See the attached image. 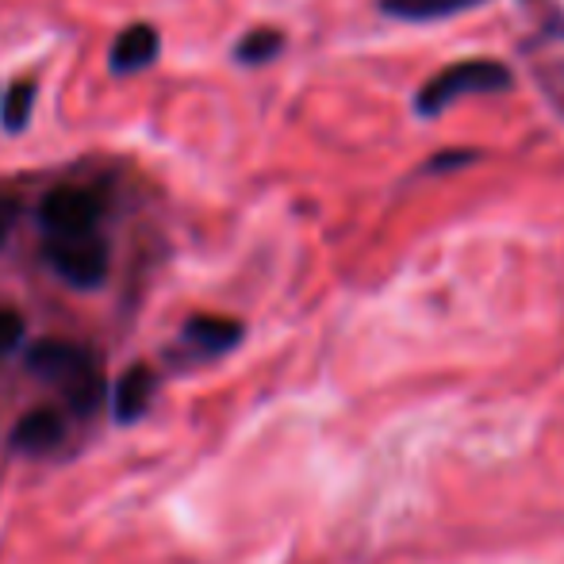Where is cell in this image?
<instances>
[{
  "label": "cell",
  "mask_w": 564,
  "mask_h": 564,
  "mask_svg": "<svg viewBox=\"0 0 564 564\" xmlns=\"http://www.w3.org/2000/svg\"><path fill=\"white\" fill-rule=\"evenodd\" d=\"M28 369L43 380H54L66 392V403L74 408V415H89L100 403V392H105V377H100L97 357L85 346H77V341H62V338L35 341L28 349Z\"/></svg>",
  "instance_id": "cell-1"
},
{
  "label": "cell",
  "mask_w": 564,
  "mask_h": 564,
  "mask_svg": "<svg viewBox=\"0 0 564 564\" xmlns=\"http://www.w3.org/2000/svg\"><path fill=\"white\" fill-rule=\"evenodd\" d=\"M514 77L503 62L496 58H465V62H453L442 74H434L423 89L415 93V116L434 119L442 116L449 105L465 97H488V93H503L511 89Z\"/></svg>",
  "instance_id": "cell-2"
},
{
  "label": "cell",
  "mask_w": 564,
  "mask_h": 564,
  "mask_svg": "<svg viewBox=\"0 0 564 564\" xmlns=\"http://www.w3.org/2000/svg\"><path fill=\"white\" fill-rule=\"evenodd\" d=\"M46 261L74 289H97L105 284L112 253L97 230H82V235H46Z\"/></svg>",
  "instance_id": "cell-3"
},
{
  "label": "cell",
  "mask_w": 564,
  "mask_h": 564,
  "mask_svg": "<svg viewBox=\"0 0 564 564\" xmlns=\"http://www.w3.org/2000/svg\"><path fill=\"white\" fill-rule=\"evenodd\" d=\"M100 212H105V204L93 188L62 185L43 196L39 224H43L46 235H82V230H97Z\"/></svg>",
  "instance_id": "cell-4"
},
{
  "label": "cell",
  "mask_w": 564,
  "mask_h": 564,
  "mask_svg": "<svg viewBox=\"0 0 564 564\" xmlns=\"http://www.w3.org/2000/svg\"><path fill=\"white\" fill-rule=\"evenodd\" d=\"M162 51V39L150 23H131V28L119 31V39L112 43V69L116 74H139Z\"/></svg>",
  "instance_id": "cell-5"
},
{
  "label": "cell",
  "mask_w": 564,
  "mask_h": 564,
  "mask_svg": "<svg viewBox=\"0 0 564 564\" xmlns=\"http://www.w3.org/2000/svg\"><path fill=\"white\" fill-rule=\"evenodd\" d=\"M62 438H66V419H62L54 408L28 411L12 431V446L23 453H46V449L58 446Z\"/></svg>",
  "instance_id": "cell-6"
},
{
  "label": "cell",
  "mask_w": 564,
  "mask_h": 564,
  "mask_svg": "<svg viewBox=\"0 0 564 564\" xmlns=\"http://www.w3.org/2000/svg\"><path fill=\"white\" fill-rule=\"evenodd\" d=\"M185 338L193 341L200 354L219 357L227 349H235L242 341V323L238 319H219V315H196L185 323Z\"/></svg>",
  "instance_id": "cell-7"
},
{
  "label": "cell",
  "mask_w": 564,
  "mask_h": 564,
  "mask_svg": "<svg viewBox=\"0 0 564 564\" xmlns=\"http://www.w3.org/2000/svg\"><path fill=\"white\" fill-rule=\"evenodd\" d=\"M380 12L392 15L403 23H431V20H446V15H460L480 8L484 0H377Z\"/></svg>",
  "instance_id": "cell-8"
},
{
  "label": "cell",
  "mask_w": 564,
  "mask_h": 564,
  "mask_svg": "<svg viewBox=\"0 0 564 564\" xmlns=\"http://www.w3.org/2000/svg\"><path fill=\"white\" fill-rule=\"evenodd\" d=\"M150 395H154V372L147 365H131L116 384V419L119 423H134L147 411Z\"/></svg>",
  "instance_id": "cell-9"
},
{
  "label": "cell",
  "mask_w": 564,
  "mask_h": 564,
  "mask_svg": "<svg viewBox=\"0 0 564 564\" xmlns=\"http://www.w3.org/2000/svg\"><path fill=\"white\" fill-rule=\"evenodd\" d=\"M31 112H35V85H31V82L8 85L4 105H0V123H4V131L20 134L23 127H28Z\"/></svg>",
  "instance_id": "cell-10"
},
{
  "label": "cell",
  "mask_w": 564,
  "mask_h": 564,
  "mask_svg": "<svg viewBox=\"0 0 564 564\" xmlns=\"http://www.w3.org/2000/svg\"><path fill=\"white\" fill-rule=\"evenodd\" d=\"M281 51H284V35H281V31L261 28V31H250V35L238 43L235 58L242 62V66H265V62H273Z\"/></svg>",
  "instance_id": "cell-11"
},
{
  "label": "cell",
  "mask_w": 564,
  "mask_h": 564,
  "mask_svg": "<svg viewBox=\"0 0 564 564\" xmlns=\"http://www.w3.org/2000/svg\"><path fill=\"white\" fill-rule=\"evenodd\" d=\"M20 338H23V315L0 307V357H4L8 349L20 346Z\"/></svg>",
  "instance_id": "cell-12"
},
{
  "label": "cell",
  "mask_w": 564,
  "mask_h": 564,
  "mask_svg": "<svg viewBox=\"0 0 564 564\" xmlns=\"http://www.w3.org/2000/svg\"><path fill=\"white\" fill-rule=\"evenodd\" d=\"M476 158H480V154H476V150H453V154H438L431 165H426V170L438 173V170H453V165H473Z\"/></svg>",
  "instance_id": "cell-13"
},
{
  "label": "cell",
  "mask_w": 564,
  "mask_h": 564,
  "mask_svg": "<svg viewBox=\"0 0 564 564\" xmlns=\"http://www.w3.org/2000/svg\"><path fill=\"white\" fill-rule=\"evenodd\" d=\"M12 219H15V204L0 196V246H4L8 230H12Z\"/></svg>",
  "instance_id": "cell-14"
}]
</instances>
